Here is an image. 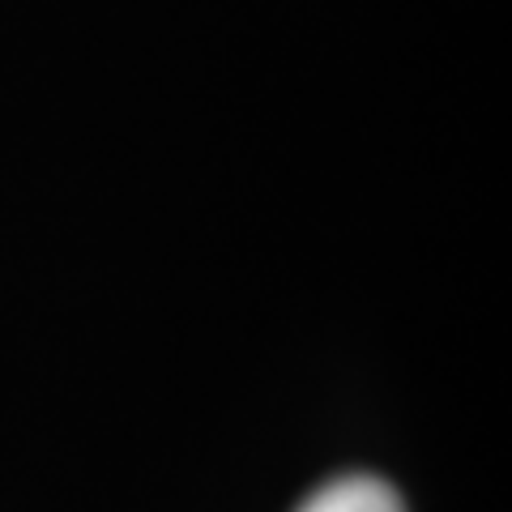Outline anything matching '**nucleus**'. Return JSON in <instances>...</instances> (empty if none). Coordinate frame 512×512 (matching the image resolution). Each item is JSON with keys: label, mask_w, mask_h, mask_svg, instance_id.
Instances as JSON below:
<instances>
[{"label": "nucleus", "mask_w": 512, "mask_h": 512, "mask_svg": "<svg viewBox=\"0 0 512 512\" xmlns=\"http://www.w3.org/2000/svg\"><path fill=\"white\" fill-rule=\"evenodd\" d=\"M299 512H402V500L380 478L355 474V478H338V483L320 487Z\"/></svg>", "instance_id": "f257e3e1"}]
</instances>
